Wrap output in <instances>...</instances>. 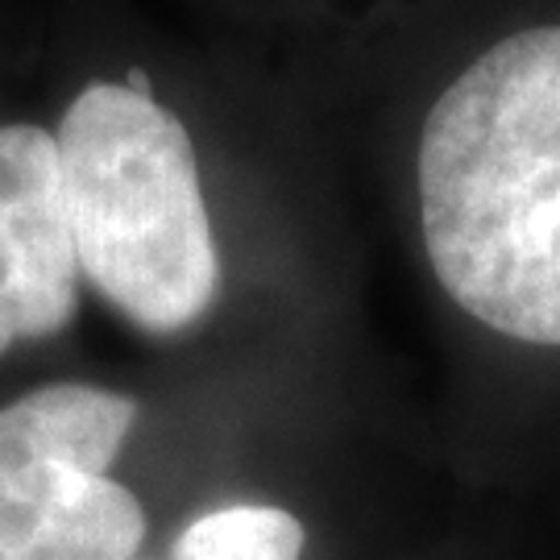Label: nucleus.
Wrapping results in <instances>:
<instances>
[{
    "label": "nucleus",
    "instance_id": "obj_1",
    "mask_svg": "<svg viewBox=\"0 0 560 560\" xmlns=\"http://www.w3.org/2000/svg\"><path fill=\"white\" fill-rule=\"evenodd\" d=\"M416 175L423 245L457 307L560 345V25L499 42L444 88Z\"/></svg>",
    "mask_w": 560,
    "mask_h": 560
},
{
    "label": "nucleus",
    "instance_id": "obj_2",
    "mask_svg": "<svg viewBox=\"0 0 560 560\" xmlns=\"http://www.w3.org/2000/svg\"><path fill=\"white\" fill-rule=\"evenodd\" d=\"M55 145L88 282L145 332L191 328L217 303L221 254L183 120L125 83H88Z\"/></svg>",
    "mask_w": 560,
    "mask_h": 560
},
{
    "label": "nucleus",
    "instance_id": "obj_3",
    "mask_svg": "<svg viewBox=\"0 0 560 560\" xmlns=\"http://www.w3.org/2000/svg\"><path fill=\"white\" fill-rule=\"evenodd\" d=\"M138 402L59 382L0 411V560H138L145 511L108 465Z\"/></svg>",
    "mask_w": 560,
    "mask_h": 560
},
{
    "label": "nucleus",
    "instance_id": "obj_4",
    "mask_svg": "<svg viewBox=\"0 0 560 560\" xmlns=\"http://www.w3.org/2000/svg\"><path fill=\"white\" fill-rule=\"evenodd\" d=\"M75 307L80 258L59 145L38 125H0V353L62 332Z\"/></svg>",
    "mask_w": 560,
    "mask_h": 560
},
{
    "label": "nucleus",
    "instance_id": "obj_5",
    "mask_svg": "<svg viewBox=\"0 0 560 560\" xmlns=\"http://www.w3.org/2000/svg\"><path fill=\"white\" fill-rule=\"evenodd\" d=\"M166 560H303V523L282 506H221L187 523Z\"/></svg>",
    "mask_w": 560,
    "mask_h": 560
},
{
    "label": "nucleus",
    "instance_id": "obj_6",
    "mask_svg": "<svg viewBox=\"0 0 560 560\" xmlns=\"http://www.w3.org/2000/svg\"><path fill=\"white\" fill-rule=\"evenodd\" d=\"M125 88H129V92H138V96H154V92H150V75H145V71H129Z\"/></svg>",
    "mask_w": 560,
    "mask_h": 560
}]
</instances>
